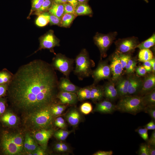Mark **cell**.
<instances>
[{
    "instance_id": "1",
    "label": "cell",
    "mask_w": 155,
    "mask_h": 155,
    "mask_svg": "<svg viewBox=\"0 0 155 155\" xmlns=\"http://www.w3.org/2000/svg\"><path fill=\"white\" fill-rule=\"evenodd\" d=\"M59 80L51 65L37 59L20 67L9 84L10 108L21 119L58 102Z\"/></svg>"
},
{
    "instance_id": "2",
    "label": "cell",
    "mask_w": 155,
    "mask_h": 155,
    "mask_svg": "<svg viewBox=\"0 0 155 155\" xmlns=\"http://www.w3.org/2000/svg\"><path fill=\"white\" fill-rule=\"evenodd\" d=\"M25 133L22 128H7L0 125V155H26Z\"/></svg>"
},
{
    "instance_id": "3",
    "label": "cell",
    "mask_w": 155,
    "mask_h": 155,
    "mask_svg": "<svg viewBox=\"0 0 155 155\" xmlns=\"http://www.w3.org/2000/svg\"><path fill=\"white\" fill-rule=\"evenodd\" d=\"M51 106L21 119L22 128L31 134L40 130L52 128L55 117L51 112Z\"/></svg>"
},
{
    "instance_id": "4",
    "label": "cell",
    "mask_w": 155,
    "mask_h": 155,
    "mask_svg": "<svg viewBox=\"0 0 155 155\" xmlns=\"http://www.w3.org/2000/svg\"><path fill=\"white\" fill-rule=\"evenodd\" d=\"M74 62L75 66L73 73L79 80H82L91 75L92 68L94 66L95 63L90 59L86 49L81 50L74 59Z\"/></svg>"
},
{
    "instance_id": "5",
    "label": "cell",
    "mask_w": 155,
    "mask_h": 155,
    "mask_svg": "<svg viewBox=\"0 0 155 155\" xmlns=\"http://www.w3.org/2000/svg\"><path fill=\"white\" fill-rule=\"evenodd\" d=\"M142 96H127L121 98L116 105V110L134 115L143 111L144 106L142 102Z\"/></svg>"
},
{
    "instance_id": "6",
    "label": "cell",
    "mask_w": 155,
    "mask_h": 155,
    "mask_svg": "<svg viewBox=\"0 0 155 155\" xmlns=\"http://www.w3.org/2000/svg\"><path fill=\"white\" fill-rule=\"evenodd\" d=\"M55 55L51 65L55 70L59 71L66 78H69L70 73L73 70L74 59L60 53Z\"/></svg>"
},
{
    "instance_id": "7",
    "label": "cell",
    "mask_w": 155,
    "mask_h": 155,
    "mask_svg": "<svg viewBox=\"0 0 155 155\" xmlns=\"http://www.w3.org/2000/svg\"><path fill=\"white\" fill-rule=\"evenodd\" d=\"M117 35L116 32H111L106 34L97 32L94 37V43L100 51L101 59L106 56L107 51Z\"/></svg>"
},
{
    "instance_id": "8",
    "label": "cell",
    "mask_w": 155,
    "mask_h": 155,
    "mask_svg": "<svg viewBox=\"0 0 155 155\" xmlns=\"http://www.w3.org/2000/svg\"><path fill=\"white\" fill-rule=\"evenodd\" d=\"M91 75L95 84L104 79L111 80L112 72L108 61L100 59L96 69L92 70Z\"/></svg>"
},
{
    "instance_id": "9",
    "label": "cell",
    "mask_w": 155,
    "mask_h": 155,
    "mask_svg": "<svg viewBox=\"0 0 155 155\" xmlns=\"http://www.w3.org/2000/svg\"><path fill=\"white\" fill-rule=\"evenodd\" d=\"M39 46L38 49L33 54L42 49H47L55 55L54 48L60 46V40L55 35L54 31L50 30L39 38Z\"/></svg>"
},
{
    "instance_id": "10",
    "label": "cell",
    "mask_w": 155,
    "mask_h": 155,
    "mask_svg": "<svg viewBox=\"0 0 155 155\" xmlns=\"http://www.w3.org/2000/svg\"><path fill=\"white\" fill-rule=\"evenodd\" d=\"M139 43L138 38L135 36L119 38L115 42L116 51L121 53H131Z\"/></svg>"
},
{
    "instance_id": "11",
    "label": "cell",
    "mask_w": 155,
    "mask_h": 155,
    "mask_svg": "<svg viewBox=\"0 0 155 155\" xmlns=\"http://www.w3.org/2000/svg\"><path fill=\"white\" fill-rule=\"evenodd\" d=\"M21 124L20 117L11 108H8L0 117V125L10 128L20 127Z\"/></svg>"
},
{
    "instance_id": "12",
    "label": "cell",
    "mask_w": 155,
    "mask_h": 155,
    "mask_svg": "<svg viewBox=\"0 0 155 155\" xmlns=\"http://www.w3.org/2000/svg\"><path fill=\"white\" fill-rule=\"evenodd\" d=\"M110 59V65L112 74L111 80L115 84L122 77L123 69L119 52L116 51L111 55Z\"/></svg>"
},
{
    "instance_id": "13",
    "label": "cell",
    "mask_w": 155,
    "mask_h": 155,
    "mask_svg": "<svg viewBox=\"0 0 155 155\" xmlns=\"http://www.w3.org/2000/svg\"><path fill=\"white\" fill-rule=\"evenodd\" d=\"M54 132V129L51 128L40 130L31 135L38 144L46 150L48 141Z\"/></svg>"
},
{
    "instance_id": "14",
    "label": "cell",
    "mask_w": 155,
    "mask_h": 155,
    "mask_svg": "<svg viewBox=\"0 0 155 155\" xmlns=\"http://www.w3.org/2000/svg\"><path fill=\"white\" fill-rule=\"evenodd\" d=\"M128 96H138L141 89L143 80L137 75H129Z\"/></svg>"
},
{
    "instance_id": "15",
    "label": "cell",
    "mask_w": 155,
    "mask_h": 155,
    "mask_svg": "<svg viewBox=\"0 0 155 155\" xmlns=\"http://www.w3.org/2000/svg\"><path fill=\"white\" fill-rule=\"evenodd\" d=\"M143 80L142 87L138 96H142L155 89V73H148Z\"/></svg>"
},
{
    "instance_id": "16",
    "label": "cell",
    "mask_w": 155,
    "mask_h": 155,
    "mask_svg": "<svg viewBox=\"0 0 155 155\" xmlns=\"http://www.w3.org/2000/svg\"><path fill=\"white\" fill-rule=\"evenodd\" d=\"M58 88L59 91L65 92L76 94L81 88L73 83L66 77H61L59 80Z\"/></svg>"
},
{
    "instance_id": "17",
    "label": "cell",
    "mask_w": 155,
    "mask_h": 155,
    "mask_svg": "<svg viewBox=\"0 0 155 155\" xmlns=\"http://www.w3.org/2000/svg\"><path fill=\"white\" fill-rule=\"evenodd\" d=\"M57 98L59 103L65 104L74 105L79 101L76 94L65 92L59 91Z\"/></svg>"
},
{
    "instance_id": "18",
    "label": "cell",
    "mask_w": 155,
    "mask_h": 155,
    "mask_svg": "<svg viewBox=\"0 0 155 155\" xmlns=\"http://www.w3.org/2000/svg\"><path fill=\"white\" fill-rule=\"evenodd\" d=\"M107 100L96 103L94 111L104 114H111L116 110V106Z\"/></svg>"
},
{
    "instance_id": "19",
    "label": "cell",
    "mask_w": 155,
    "mask_h": 155,
    "mask_svg": "<svg viewBox=\"0 0 155 155\" xmlns=\"http://www.w3.org/2000/svg\"><path fill=\"white\" fill-rule=\"evenodd\" d=\"M39 145L32 135L29 132L25 131L24 147L26 155H31Z\"/></svg>"
},
{
    "instance_id": "20",
    "label": "cell",
    "mask_w": 155,
    "mask_h": 155,
    "mask_svg": "<svg viewBox=\"0 0 155 155\" xmlns=\"http://www.w3.org/2000/svg\"><path fill=\"white\" fill-rule=\"evenodd\" d=\"M115 85V83L111 80L103 86L104 97L111 102L115 100L118 97Z\"/></svg>"
},
{
    "instance_id": "21",
    "label": "cell",
    "mask_w": 155,
    "mask_h": 155,
    "mask_svg": "<svg viewBox=\"0 0 155 155\" xmlns=\"http://www.w3.org/2000/svg\"><path fill=\"white\" fill-rule=\"evenodd\" d=\"M128 77L127 78L121 77L116 82L115 84V88L118 97L121 98L128 96Z\"/></svg>"
},
{
    "instance_id": "22",
    "label": "cell",
    "mask_w": 155,
    "mask_h": 155,
    "mask_svg": "<svg viewBox=\"0 0 155 155\" xmlns=\"http://www.w3.org/2000/svg\"><path fill=\"white\" fill-rule=\"evenodd\" d=\"M66 120L69 124L74 127L77 126L82 120L81 115L75 108H73L66 116Z\"/></svg>"
},
{
    "instance_id": "23",
    "label": "cell",
    "mask_w": 155,
    "mask_h": 155,
    "mask_svg": "<svg viewBox=\"0 0 155 155\" xmlns=\"http://www.w3.org/2000/svg\"><path fill=\"white\" fill-rule=\"evenodd\" d=\"M104 97L103 86L92 84L90 92V98L93 102L97 103L102 100Z\"/></svg>"
},
{
    "instance_id": "24",
    "label": "cell",
    "mask_w": 155,
    "mask_h": 155,
    "mask_svg": "<svg viewBox=\"0 0 155 155\" xmlns=\"http://www.w3.org/2000/svg\"><path fill=\"white\" fill-rule=\"evenodd\" d=\"M92 84L82 88H81L76 93L78 100L82 101L90 98Z\"/></svg>"
},
{
    "instance_id": "25",
    "label": "cell",
    "mask_w": 155,
    "mask_h": 155,
    "mask_svg": "<svg viewBox=\"0 0 155 155\" xmlns=\"http://www.w3.org/2000/svg\"><path fill=\"white\" fill-rule=\"evenodd\" d=\"M92 13L91 8L86 3H80L75 8V13L77 16L89 15Z\"/></svg>"
},
{
    "instance_id": "26",
    "label": "cell",
    "mask_w": 155,
    "mask_h": 155,
    "mask_svg": "<svg viewBox=\"0 0 155 155\" xmlns=\"http://www.w3.org/2000/svg\"><path fill=\"white\" fill-rule=\"evenodd\" d=\"M14 74L6 68L0 71V84H9L12 81Z\"/></svg>"
},
{
    "instance_id": "27",
    "label": "cell",
    "mask_w": 155,
    "mask_h": 155,
    "mask_svg": "<svg viewBox=\"0 0 155 155\" xmlns=\"http://www.w3.org/2000/svg\"><path fill=\"white\" fill-rule=\"evenodd\" d=\"M48 11L51 13L61 18L64 14L63 5L53 3L52 6Z\"/></svg>"
},
{
    "instance_id": "28",
    "label": "cell",
    "mask_w": 155,
    "mask_h": 155,
    "mask_svg": "<svg viewBox=\"0 0 155 155\" xmlns=\"http://www.w3.org/2000/svg\"><path fill=\"white\" fill-rule=\"evenodd\" d=\"M77 16L72 13H65L61 19L59 26L67 28L70 26Z\"/></svg>"
},
{
    "instance_id": "29",
    "label": "cell",
    "mask_w": 155,
    "mask_h": 155,
    "mask_svg": "<svg viewBox=\"0 0 155 155\" xmlns=\"http://www.w3.org/2000/svg\"><path fill=\"white\" fill-rule=\"evenodd\" d=\"M142 102L144 106L155 105V89L142 96Z\"/></svg>"
},
{
    "instance_id": "30",
    "label": "cell",
    "mask_w": 155,
    "mask_h": 155,
    "mask_svg": "<svg viewBox=\"0 0 155 155\" xmlns=\"http://www.w3.org/2000/svg\"><path fill=\"white\" fill-rule=\"evenodd\" d=\"M66 108L67 106L65 104L59 102L53 104L50 106L51 112L55 117L61 115Z\"/></svg>"
},
{
    "instance_id": "31",
    "label": "cell",
    "mask_w": 155,
    "mask_h": 155,
    "mask_svg": "<svg viewBox=\"0 0 155 155\" xmlns=\"http://www.w3.org/2000/svg\"><path fill=\"white\" fill-rule=\"evenodd\" d=\"M138 57L139 61L143 62L149 61L154 57L153 53L149 49L140 50Z\"/></svg>"
},
{
    "instance_id": "32",
    "label": "cell",
    "mask_w": 155,
    "mask_h": 155,
    "mask_svg": "<svg viewBox=\"0 0 155 155\" xmlns=\"http://www.w3.org/2000/svg\"><path fill=\"white\" fill-rule=\"evenodd\" d=\"M155 44V34L154 33L152 36L144 41L140 43L137 48L140 50L149 49L154 46Z\"/></svg>"
},
{
    "instance_id": "33",
    "label": "cell",
    "mask_w": 155,
    "mask_h": 155,
    "mask_svg": "<svg viewBox=\"0 0 155 155\" xmlns=\"http://www.w3.org/2000/svg\"><path fill=\"white\" fill-rule=\"evenodd\" d=\"M53 3V0H44L40 8L34 12L32 14L38 16L43 13L48 11Z\"/></svg>"
},
{
    "instance_id": "34",
    "label": "cell",
    "mask_w": 155,
    "mask_h": 155,
    "mask_svg": "<svg viewBox=\"0 0 155 155\" xmlns=\"http://www.w3.org/2000/svg\"><path fill=\"white\" fill-rule=\"evenodd\" d=\"M137 61L135 58L132 57L129 60L125 68L126 74L128 75L133 74L136 67Z\"/></svg>"
},
{
    "instance_id": "35",
    "label": "cell",
    "mask_w": 155,
    "mask_h": 155,
    "mask_svg": "<svg viewBox=\"0 0 155 155\" xmlns=\"http://www.w3.org/2000/svg\"><path fill=\"white\" fill-rule=\"evenodd\" d=\"M49 22L47 12H46L38 15L36 20L35 24L38 26L42 27L46 26Z\"/></svg>"
},
{
    "instance_id": "36",
    "label": "cell",
    "mask_w": 155,
    "mask_h": 155,
    "mask_svg": "<svg viewBox=\"0 0 155 155\" xmlns=\"http://www.w3.org/2000/svg\"><path fill=\"white\" fill-rule=\"evenodd\" d=\"M72 131H67L64 129H61L55 131L53 135L59 141H64L69 135L72 132Z\"/></svg>"
},
{
    "instance_id": "37",
    "label": "cell",
    "mask_w": 155,
    "mask_h": 155,
    "mask_svg": "<svg viewBox=\"0 0 155 155\" xmlns=\"http://www.w3.org/2000/svg\"><path fill=\"white\" fill-rule=\"evenodd\" d=\"M44 0H31V7L28 18L38 10L42 6Z\"/></svg>"
},
{
    "instance_id": "38",
    "label": "cell",
    "mask_w": 155,
    "mask_h": 155,
    "mask_svg": "<svg viewBox=\"0 0 155 155\" xmlns=\"http://www.w3.org/2000/svg\"><path fill=\"white\" fill-rule=\"evenodd\" d=\"M54 149L58 152H65L70 150L68 146L66 144L62 142L56 143L54 146Z\"/></svg>"
},
{
    "instance_id": "39",
    "label": "cell",
    "mask_w": 155,
    "mask_h": 155,
    "mask_svg": "<svg viewBox=\"0 0 155 155\" xmlns=\"http://www.w3.org/2000/svg\"><path fill=\"white\" fill-rule=\"evenodd\" d=\"M92 106L91 103L88 102H84L80 107L81 112L83 114L87 115L90 113L92 111Z\"/></svg>"
},
{
    "instance_id": "40",
    "label": "cell",
    "mask_w": 155,
    "mask_h": 155,
    "mask_svg": "<svg viewBox=\"0 0 155 155\" xmlns=\"http://www.w3.org/2000/svg\"><path fill=\"white\" fill-rule=\"evenodd\" d=\"M119 53L121 62L123 68L124 69L129 60L132 57L131 53Z\"/></svg>"
},
{
    "instance_id": "41",
    "label": "cell",
    "mask_w": 155,
    "mask_h": 155,
    "mask_svg": "<svg viewBox=\"0 0 155 155\" xmlns=\"http://www.w3.org/2000/svg\"><path fill=\"white\" fill-rule=\"evenodd\" d=\"M53 124L55 126L62 129H65L67 127L64 119L60 116L55 118Z\"/></svg>"
},
{
    "instance_id": "42",
    "label": "cell",
    "mask_w": 155,
    "mask_h": 155,
    "mask_svg": "<svg viewBox=\"0 0 155 155\" xmlns=\"http://www.w3.org/2000/svg\"><path fill=\"white\" fill-rule=\"evenodd\" d=\"M7 97L0 98V117L6 111L8 107Z\"/></svg>"
},
{
    "instance_id": "43",
    "label": "cell",
    "mask_w": 155,
    "mask_h": 155,
    "mask_svg": "<svg viewBox=\"0 0 155 155\" xmlns=\"http://www.w3.org/2000/svg\"><path fill=\"white\" fill-rule=\"evenodd\" d=\"M47 13L49 20V22L51 25H56L60 26L61 19L56 16L53 15L49 12L47 11Z\"/></svg>"
},
{
    "instance_id": "44",
    "label": "cell",
    "mask_w": 155,
    "mask_h": 155,
    "mask_svg": "<svg viewBox=\"0 0 155 155\" xmlns=\"http://www.w3.org/2000/svg\"><path fill=\"white\" fill-rule=\"evenodd\" d=\"M143 111L148 113L151 117L153 120H155V105L145 106Z\"/></svg>"
},
{
    "instance_id": "45",
    "label": "cell",
    "mask_w": 155,
    "mask_h": 155,
    "mask_svg": "<svg viewBox=\"0 0 155 155\" xmlns=\"http://www.w3.org/2000/svg\"><path fill=\"white\" fill-rule=\"evenodd\" d=\"M148 129L144 128H140L135 130L140 137L145 141H147L148 139Z\"/></svg>"
},
{
    "instance_id": "46",
    "label": "cell",
    "mask_w": 155,
    "mask_h": 155,
    "mask_svg": "<svg viewBox=\"0 0 155 155\" xmlns=\"http://www.w3.org/2000/svg\"><path fill=\"white\" fill-rule=\"evenodd\" d=\"M138 154L140 155H149L148 145L145 144H141Z\"/></svg>"
},
{
    "instance_id": "47",
    "label": "cell",
    "mask_w": 155,
    "mask_h": 155,
    "mask_svg": "<svg viewBox=\"0 0 155 155\" xmlns=\"http://www.w3.org/2000/svg\"><path fill=\"white\" fill-rule=\"evenodd\" d=\"M63 5L64 6V14L72 13L76 15L75 13V8L71 4L67 3L63 4Z\"/></svg>"
},
{
    "instance_id": "48",
    "label": "cell",
    "mask_w": 155,
    "mask_h": 155,
    "mask_svg": "<svg viewBox=\"0 0 155 155\" xmlns=\"http://www.w3.org/2000/svg\"><path fill=\"white\" fill-rule=\"evenodd\" d=\"M137 75L139 76H144L147 74V72L143 65L137 66L135 68Z\"/></svg>"
},
{
    "instance_id": "49",
    "label": "cell",
    "mask_w": 155,
    "mask_h": 155,
    "mask_svg": "<svg viewBox=\"0 0 155 155\" xmlns=\"http://www.w3.org/2000/svg\"><path fill=\"white\" fill-rule=\"evenodd\" d=\"M9 84H0V98L7 96Z\"/></svg>"
},
{
    "instance_id": "50",
    "label": "cell",
    "mask_w": 155,
    "mask_h": 155,
    "mask_svg": "<svg viewBox=\"0 0 155 155\" xmlns=\"http://www.w3.org/2000/svg\"><path fill=\"white\" fill-rule=\"evenodd\" d=\"M46 149L39 146L36 150L33 152L32 155H45L46 153Z\"/></svg>"
},
{
    "instance_id": "51",
    "label": "cell",
    "mask_w": 155,
    "mask_h": 155,
    "mask_svg": "<svg viewBox=\"0 0 155 155\" xmlns=\"http://www.w3.org/2000/svg\"><path fill=\"white\" fill-rule=\"evenodd\" d=\"M148 144L150 145L155 146V130L152 131L151 135L147 141Z\"/></svg>"
},
{
    "instance_id": "52",
    "label": "cell",
    "mask_w": 155,
    "mask_h": 155,
    "mask_svg": "<svg viewBox=\"0 0 155 155\" xmlns=\"http://www.w3.org/2000/svg\"><path fill=\"white\" fill-rule=\"evenodd\" d=\"M147 73L152 72V67L150 61L144 62L143 65Z\"/></svg>"
},
{
    "instance_id": "53",
    "label": "cell",
    "mask_w": 155,
    "mask_h": 155,
    "mask_svg": "<svg viewBox=\"0 0 155 155\" xmlns=\"http://www.w3.org/2000/svg\"><path fill=\"white\" fill-rule=\"evenodd\" d=\"M113 153V151L111 150L105 151L100 150L98 151L93 155H112Z\"/></svg>"
},
{
    "instance_id": "54",
    "label": "cell",
    "mask_w": 155,
    "mask_h": 155,
    "mask_svg": "<svg viewBox=\"0 0 155 155\" xmlns=\"http://www.w3.org/2000/svg\"><path fill=\"white\" fill-rule=\"evenodd\" d=\"M148 146L149 155H155V146L150 145Z\"/></svg>"
},
{
    "instance_id": "55",
    "label": "cell",
    "mask_w": 155,
    "mask_h": 155,
    "mask_svg": "<svg viewBox=\"0 0 155 155\" xmlns=\"http://www.w3.org/2000/svg\"><path fill=\"white\" fill-rule=\"evenodd\" d=\"M68 3H69L75 8L79 3L78 0H67Z\"/></svg>"
},
{
    "instance_id": "56",
    "label": "cell",
    "mask_w": 155,
    "mask_h": 155,
    "mask_svg": "<svg viewBox=\"0 0 155 155\" xmlns=\"http://www.w3.org/2000/svg\"><path fill=\"white\" fill-rule=\"evenodd\" d=\"M150 62L151 64L152 67V72L155 73V59L154 57H153L150 60Z\"/></svg>"
},
{
    "instance_id": "57",
    "label": "cell",
    "mask_w": 155,
    "mask_h": 155,
    "mask_svg": "<svg viewBox=\"0 0 155 155\" xmlns=\"http://www.w3.org/2000/svg\"><path fill=\"white\" fill-rule=\"evenodd\" d=\"M53 3L58 4H63L67 3V0H53Z\"/></svg>"
},
{
    "instance_id": "58",
    "label": "cell",
    "mask_w": 155,
    "mask_h": 155,
    "mask_svg": "<svg viewBox=\"0 0 155 155\" xmlns=\"http://www.w3.org/2000/svg\"><path fill=\"white\" fill-rule=\"evenodd\" d=\"M152 130H155V123L154 120H152L150 122Z\"/></svg>"
},
{
    "instance_id": "59",
    "label": "cell",
    "mask_w": 155,
    "mask_h": 155,
    "mask_svg": "<svg viewBox=\"0 0 155 155\" xmlns=\"http://www.w3.org/2000/svg\"><path fill=\"white\" fill-rule=\"evenodd\" d=\"M144 128H146L148 130H151V128L150 123H147L144 127Z\"/></svg>"
},
{
    "instance_id": "60",
    "label": "cell",
    "mask_w": 155,
    "mask_h": 155,
    "mask_svg": "<svg viewBox=\"0 0 155 155\" xmlns=\"http://www.w3.org/2000/svg\"><path fill=\"white\" fill-rule=\"evenodd\" d=\"M89 0H78L79 3H86Z\"/></svg>"
},
{
    "instance_id": "61",
    "label": "cell",
    "mask_w": 155,
    "mask_h": 155,
    "mask_svg": "<svg viewBox=\"0 0 155 155\" xmlns=\"http://www.w3.org/2000/svg\"><path fill=\"white\" fill-rule=\"evenodd\" d=\"M144 0V1H145L147 3H148L149 2V1H148V0Z\"/></svg>"
}]
</instances>
